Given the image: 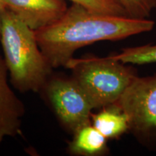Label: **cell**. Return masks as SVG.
<instances>
[{"label": "cell", "instance_id": "9", "mask_svg": "<svg viewBox=\"0 0 156 156\" xmlns=\"http://www.w3.org/2000/svg\"><path fill=\"white\" fill-rule=\"evenodd\" d=\"M91 120L93 125L107 139L119 137L129 129L127 116L115 104L92 114Z\"/></svg>", "mask_w": 156, "mask_h": 156}, {"label": "cell", "instance_id": "8", "mask_svg": "<svg viewBox=\"0 0 156 156\" xmlns=\"http://www.w3.org/2000/svg\"><path fill=\"white\" fill-rule=\"evenodd\" d=\"M69 145V153L75 155H97L106 149V140L92 123L82 126L74 132Z\"/></svg>", "mask_w": 156, "mask_h": 156}, {"label": "cell", "instance_id": "10", "mask_svg": "<svg viewBox=\"0 0 156 156\" xmlns=\"http://www.w3.org/2000/svg\"><path fill=\"white\" fill-rule=\"evenodd\" d=\"M112 56L124 64H144L156 62V44L126 48Z\"/></svg>", "mask_w": 156, "mask_h": 156}, {"label": "cell", "instance_id": "12", "mask_svg": "<svg viewBox=\"0 0 156 156\" xmlns=\"http://www.w3.org/2000/svg\"><path fill=\"white\" fill-rule=\"evenodd\" d=\"M73 3L79 4L85 8L102 14L127 16L126 12L114 0H69Z\"/></svg>", "mask_w": 156, "mask_h": 156}, {"label": "cell", "instance_id": "11", "mask_svg": "<svg viewBox=\"0 0 156 156\" xmlns=\"http://www.w3.org/2000/svg\"><path fill=\"white\" fill-rule=\"evenodd\" d=\"M125 10L128 17L147 19L156 8V0H114Z\"/></svg>", "mask_w": 156, "mask_h": 156}, {"label": "cell", "instance_id": "6", "mask_svg": "<svg viewBox=\"0 0 156 156\" xmlns=\"http://www.w3.org/2000/svg\"><path fill=\"white\" fill-rule=\"evenodd\" d=\"M3 2L5 9L35 31L56 22L68 8L65 0H3Z\"/></svg>", "mask_w": 156, "mask_h": 156}, {"label": "cell", "instance_id": "1", "mask_svg": "<svg viewBox=\"0 0 156 156\" xmlns=\"http://www.w3.org/2000/svg\"><path fill=\"white\" fill-rule=\"evenodd\" d=\"M155 23L95 12L73 3L61 18L36 31L38 45L52 68L66 67L78 49L101 41H118L148 32Z\"/></svg>", "mask_w": 156, "mask_h": 156}, {"label": "cell", "instance_id": "4", "mask_svg": "<svg viewBox=\"0 0 156 156\" xmlns=\"http://www.w3.org/2000/svg\"><path fill=\"white\" fill-rule=\"evenodd\" d=\"M44 87L58 119L69 131L74 133L91 123L93 107L73 77H55Z\"/></svg>", "mask_w": 156, "mask_h": 156}, {"label": "cell", "instance_id": "5", "mask_svg": "<svg viewBox=\"0 0 156 156\" xmlns=\"http://www.w3.org/2000/svg\"><path fill=\"white\" fill-rule=\"evenodd\" d=\"M114 104L126 115L130 129L140 134L156 132V75L136 76Z\"/></svg>", "mask_w": 156, "mask_h": 156}, {"label": "cell", "instance_id": "13", "mask_svg": "<svg viewBox=\"0 0 156 156\" xmlns=\"http://www.w3.org/2000/svg\"><path fill=\"white\" fill-rule=\"evenodd\" d=\"M5 10V5H4L3 0H0V28H1L2 18Z\"/></svg>", "mask_w": 156, "mask_h": 156}, {"label": "cell", "instance_id": "7", "mask_svg": "<svg viewBox=\"0 0 156 156\" xmlns=\"http://www.w3.org/2000/svg\"><path fill=\"white\" fill-rule=\"evenodd\" d=\"M8 70L0 53V142L20 134L24 105L8 83Z\"/></svg>", "mask_w": 156, "mask_h": 156}, {"label": "cell", "instance_id": "3", "mask_svg": "<svg viewBox=\"0 0 156 156\" xmlns=\"http://www.w3.org/2000/svg\"><path fill=\"white\" fill-rule=\"evenodd\" d=\"M112 56L72 58L66 67L80 87L93 108H104L116 102L136 77L133 68Z\"/></svg>", "mask_w": 156, "mask_h": 156}, {"label": "cell", "instance_id": "2", "mask_svg": "<svg viewBox=\"0 0 156 156\" xmlns=\"http://www.w3.org/2000/svg\"><path fill=\"white\" fill-rule=\"evenodd\" d=\"M0 42L12 85L21 92L44 88L53 68L39 46L36 31L7 9L2 18Z\"/></svg>", "mask_w": 156, "mask_h": 156}]
</instances>
